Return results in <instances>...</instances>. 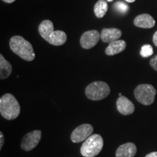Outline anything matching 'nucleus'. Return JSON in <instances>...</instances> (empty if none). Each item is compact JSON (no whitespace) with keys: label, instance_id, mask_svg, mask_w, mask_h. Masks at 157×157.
Returning <instances> with one entry per match:
<instances>
[{"label":"nucleus","instance_id":"nucleus-1","mask_svg":"<svg viewBox=\"0 0 157 157\" xmlns=\"http://www.w3.org/2000/svg\"><path fill=\"white\" fill-rule=\"evenodd\" d=\"M39 34L50 44L60 46L66 43L67 35L63 31H54L53 23L50 20H44L38 27Z\"/></svg>","mask_w":157,"mask_h":157},{"label":"nucleus","instance_id":"nucleus-2","mask_svg":"<svg viewBox=\"0 0 157 157\" xmlns=\"http://www.w3.org/2000/svg\"><path fill=\"white\" fill-rule=\"evenodd\" d=\"M11 50L20 58L26 61H32L35 59V53L32 44L21 36H14L10 41Z\"/></svg>","mask_w":157,"mask_h":157},{"label":"nucleus","instance_id":"nucleus-3","mask_svg":"<svg viewBox=\"0 0 157 157\" xmlns=\"http://www.w3.org/2000/svg\"><path fill=\"white\" fill-rule=\"evenodd\" d=\"M21 105L15 96L7 93L0 98V113L7 120H14L19 117Z\"/></svg>","mask_w":157,"mask_h":157},{"label":"nucleus","instance_id":"nucleus-4","mask_svg":"<svg viewBox=\"0 0 157 157\" xmlns=\"http://www.w3.org/2000/svg\"><path fill=\"white\" fill-rule=\"evenodd\" d=\"M103 147V137L99 134H94L84 140L80 148V152L84 157H95L100 154Z\"/></svg>","mask_w":157,"mask_h":157},{"label":"nucleus","instance_id":"nucleus-5","mask_svg":"<svg viewBox=\"0 0 157 157\" xmlns=\"http://www.w3.org/2000/svg\"><path fill=\"white\" fill-rule=\"evenodd\" d=\"M111 90L109 84L102 81L90 83L85 89V95L88 99L97 101L105 99L109 95Z\"/></svg>","mask_w":157,"mask_h":157},{"label":"nucleus","instance_id":"nucleus-6","mask_svg":"<svg viewBox=\"0 0 157 157\" xmlns=\"http://www.w3.org/2000/svg\"><path fill=\"white\" fill-rule=\"evenodd\" d=\"M156 90L151 84H142L135 89V99L144 105H150L155 101Z\"/></svg>","mask_w":157,"mask_h":157},{"label":"nucleus","instance_id":"nucleus-7","mask_svg":"<svg viewBox=\"0 0 157 157\" xmlns=\"http://www.w3.org/2000/svg\"><path fill=\"white\" fill-rule=\"evenodd\" d=\"M42 138V131L34 130L30 132H28L23 137L21 141V148L25 151H30L36 148L38 146Z\"/></svg>","mask_w":157,"mask_h":157},{"label":"nucleus","instance_id":"nucleus-8","mask_svg":"<svg viewBox=\"0 0 157 157\" xmlns=\"http://www.w3.org/2000/svg\"><path fill=\"white\" fill-rule=\"evenodd\" d=\"M93 132V127L90 124H83L76 127L71 135V140L73 143H78L86 140Z\"/></svg>","mask_w":157,"mask_h":157},{"label":"nucleus","instance_id":"nucleus-9","mask_svg":"<svg viewBox=\"0 0 157 157\" xmlns=\"http://www.w3.org/2000/svg\"><path fill=\"white\" fill-rule=\"evenodd\" d=\"M100 39H101V34L98 31H87L82 35L80 38V44L82 48L90 50L98 44Z\"/></svg>","mask_w":157,"mask_h":157},{"label":"nucleus","instance_id":"nucleus-10","mask_svg":"<svg viewBox=\"0 0 157 157\" xmlns=\"http://www.w3.org/2000/svg\"><path fill=\"white\" fill-rule=\"evenodd\" d=\"M117 108L121 114L124 116L131 115L135 111L134 104L125 96H119L117 101Z\"/></svg>","mask_w":157,"mask_h":157},{"label":"nucleus","instance_id":"nucleus-11","mask_svg":"<svg viewBox=\"0 0 157 157\" xmlns=\"http://www.w3.org/2000/svg\"><path fill=\"white\" fill-rule=\"evenodd\" d=\"M137 147L133 143H126L119 146L116 151V157H134Z\"/></svg>","mask_w":157,"mask_h":157},{"label":"nucleus","instance_id":"nucleus-12","mask_svg":"<svg viewBox=\"0 0 157 157\" xmlns=\"http://www.w3.org/2000/svg\"><path fill=\"white\" fill-rule=\"evenodd\" d=\"M121 36V31L119 29H103L101 33V39L103 42L111 43L118 40Z\"/></svg>","mask_w":157,"mask_h":157},{"label":"nucleus","instance_id":"nucleus-13","mask_svg":"<svg viewBox=\"0 0 157 157\" xmlns=\"http://www.w3.org/2000/svg\"><path fill=\"white\" fill-rule=\"evenodd\" d=\"M156 24V21L151 15L141 14L137 15L134 20V25L138 28L151 29Z\"/></svg>","mask_w":157,"mask_h":157},{"label":"nucleus","instance_id":"nucleus-14","mask_svg":"<svg viewBox=\"0 0 157 157\" xmlns=\"http://www.w3.org/2000/svg\"><path fill=\"white\" fill-rule=\"evenodd\" d=\"M127 44L124 40H116L114 42L109 43V45L105 48V52L107 56H115L120 53L126 49Z\"/></svg>","mask_w":157,"mask_h":157},{"label":"nucleus","instance_id":"nucleus-15","mask_svg":"<svg viewBox=\"0 0 157 157\" xmlns=\"http://www.w3.org/2000/svg\"><path fill=\"white\" fill-rule=\"evenodd\" d=\"M13 71L12 65L4 58L2 55H0V78L5 79L10 76Z\"/></svg>","mask_w":157,"mask_h":157},{"label":"nucleus","instance_id":"nucleus-16","mask_svg":"<svg viewBox=\"0 0 157 157\" xmlns=\"http://www.w3.org/2000/svg\"><path fill=\"white\" fill-rule=\"evenodd\" d=\"M108 9H109V6H108L107 2L105 0H99L94 6L95 15L98 18L104 17V15L106 14Z\"/></svg>","mask_w":157,"mask_h":157},{"label":"nucleus","instance_id":"nucleus-17","mask_svg":"<svg viewBox=\"0 0 157 157\" xmlns=\"http://www.w3.org/2000/svg\"><path fill=\"white\" fill-rule=\"evenodd\" d=\"M154 53V50L151 45L144 44L140 50V56L143 58H148V57L152 56Z\"/></svg>","mask_w":157,"mask_h":157},{"label":"nucleus","instance_id":"nucleus-18","mask_svg":"<svg viewBox=\"0 0 157 157\" xmlns=\"http://www.w3.org/2000/svg\"><path fill=\"white\" fill-rule=\"evenodd\" d=\"M114 7L117 11L120 12L121 13H125L128 11L129 7L125 3L122 2H117L114 4Z\"/></svg>","mask_w":157,"mask_h":157},{"label":"nucleus","instance_id":"nucleus-19","mask_svg":"<svg viewBox=\"0 0 157 157\" xmlns=\"http://www.w3.org/2000/svg\"><path fill=\"white\" fill-rule=\"evenodd\" d=\"M150 65L155 71H157V55H156V56H154L151 59Z\"/></svg>","mask_w":157,"mask_h":157},{"label":"nucleus","instance_id":"nucleus-20","mask_svg":"<svg viewBox=\"0 0 157 157\" xmlns=\"http://www.w3.org/2000/svg\"><path fill=\"white\" fill-rule=\"evenodd\" d=\"M4 143H5V137H4V135L2 132H0V150L2 148Z\"/></svg>","mask_w":157,"mask_h":157},{"label":"nucleus","instance_id":"nucleus-21","mask_svg":"<svg viewBox=\"0 0 157 157\" xmlns=\"http://www.w3.org/2000/svg\"><path fill=\"white\" fill-rule=\"evenodd\" d=\"M153 42H154L155 46L157 47V31L154 33V36H153Z\"/></svg>","mask_w":157,"mask_h":157},{"label":"nucleus","instance_id":"nucleus-22","mask_svg":"<svg viewBox=\"0 0 157 157\" xmlns=\"http://www.w3.org/2000/svg\"><path fill=\"white\" fill-rule=\"evenodd\" d=\"M146 157H157V151H154L147 154Z\"/></svg>","mask_w":157,"mask_h":157},{"label":"nucleus","instance_id":"nucleus-23","mask_svg":"<svg viewBox=\"0 0 157 157\" xmlns=\"http://www.w3.org/2000/svg\"><path fill=\"white\" fill-rule=\"evenodd\" d=\"M3 2H6V3H13V2H14L15 1V0H2Z\"/></svg>","mask_w":157,"mask_h":157},{"label":"nucleus","instance_id":"nucleus-24","mask_svg":"<svg viewBox=\"0 0 157 157\" xmlns=\"http://www.w3.org/2000/svg\"><path fill=\"white\" fill-rule=\"evenodd\" d=\"M125 1L127 2H129V3H132L134 2L135 0H125Z\"/></svg>","mask_w":157,"mask_h":157},{"label":"nucleus","instance_id":"nucleus-25","mask_svg":"<svg viewBox=\"0 0 157 157\" xmlns=\"http://www.w3.org/2000/svg\"><path fill=\"white\" fill-rule=\"evenodd\" d=\"M106 1H108V2H113V0H106Z\"/></svg>","mask_w":157,"mask_h":157}]
</instances>
